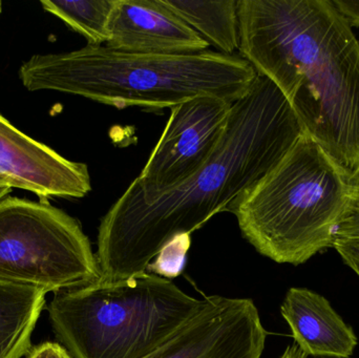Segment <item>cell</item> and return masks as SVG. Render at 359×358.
<instances>
[{"label": "cell", "mask_w": 359, "mask_h": 358, "mask_svg": "<svg viewBox=\"0 0 359 358\" xmlns=\"http://www.w3.org/2000/svg\"><path fill=\"white\" fill-rule=\"evenodd\" d=\"M303 134L284 95L257 76L248 94L232 105L225 136L202 170L149 203L128 188L103 216L96 254L100 281L118 283L147 273L168 242L228 210Z\"/></svg>", "instance_id": "6da1fadb"}, {"label": "cell", "mask_w": 359, "mask_h": 358, "mask_svg": "<svg viewBox=\"0 0 359 358\" xmlns=\"http://www.w3.org/2000/svg\"><path fill=\"white\" fill-rule=\"evenodd\" d=\"M240 56L359 180V40L332 0H238Z\"/></svg>", "instance_id": "7a4b0ae2"}, {"label": "cell", "mask_w": 359, "mask_h": 358, "mask_svg": "<svg viewBox=\"0 0 359 358\" xmlns=\"http://www.w3.org/2000/svg\"><path fill=\"white\" fill-rule=\"evenodd\" d=\"M238 55L219 52L154 55L88 46L61 54L35 55L19 69L32 92L77 95L116 109H165L200 96L236 103L257 78Z\"/></svg>", "instance_id": "3957f363"}, {"label": "cell", "mask_w": 359, "mask_h": 358, "mask_svg": "<svg viewBox=\"0 0 359 358\" xmlns=\"http://www.w3.org/2000/svg\"><path fill=\"white\" fill-rule=\"evenodd\" d=\"M359 203V180L304 132L283 159L227 212L257 252L297 266L333 248Z\"/></svg>", "instance_id": "277c9868"}, {"label": "cell", "mask_w": 359, "mask_h": 358, "mask_svg": "<svg viewBox=\"0 0 359 358\" xmlns=\"http://www.w3.org/2000/svg\"><path fill=\"white\" fill-rule=\"evenodd\" d=\"M202 300L145 273L57 292L48 307L61 346L73 358H145L200 312Z\"/></svg>", "instance_id": "5b68a950"}, {"label": "cell", "mask_w": 359, "mask_h": 358, "mask_svg": "<svg viewBox=\"0 0 359 358\" xmlns=\"http://www.w3.org/2000/svg\"><path fill=\"white\" fill-rule=\"evenodd\" d=\"M100 277L77 220L48 202L0 200V283L57 294Z\"/></svg>", "instance_id": "8992f818"}, {"label": "cell", "mask_w": 359, "mask_h": 358, "mask_svg": "<svg viewBox=\"0 0 359 358\" xmlns=\"http://www.w3.org/2000/svg\"><path fill=\"white\" fill-rule=\"evenodd\" d=\"M232 105L217 97L200 96L172 106L161 138L128 189L149 203L202 170L225 136Z\"/></svg>", "instance_id": "52a82bcc"}, {"label": "cell", "mask_w": 359, "mask_h": 358, "mask_svg": "<svg viewBox=\"0 0 359 358\" xmlns=\"http://www.w3.org/2000/svg\"><path fill=\"white\" fill-rule=\"evenodd\" d=\"M266 340L252 300L211 296L200 312L145 358H261Z\"/></svg>", "instance_id": "ba28073f"}, {"label": "cell", "mask_w": 359, "mask_h": 358, "mask_svg": "<svg viewBox=\"0 0 359 358\" xmlns=\"http://www.w3.org/2000/svg\"><path fill=\"white\" fill-rule=\"evenodd\" d=\"M0 180L41 199L83 198L92 189L83 163L69 161L29 138L0 115Z\"/></svg>", "instance_id": "9c48e42d"}, {"label": "cell", "mask_w": 359, "mask_h": 358, "mask_svg": "<svg viewBox=\"0 0 359 358\" xmlns=\"http://www.w3.org/2000/svg\"><path fill=\"white\" fill-rule=\"evenodd\" d=\"M109 34L105 46L123 52L189 55L209 46L163 0H115Z\"/></svg>", "instance_id": "30bf717a"}, {"label": "cell", "mask_w": 359, "mask_h": 358, "mask_svg": "<svg viewBox=\"0 0 359 358\" xmlns=\"http://www.w3.org/2000/svg\"><path fill=\"white\" fill-rule=\"evenodd\" d=\"M295 344L309 357L349 358L358 346L353 329L325 296L292 287L280 306Z\"/></svg>", "instance_id": "8fae6325"}, {"label": "cell", "mask_w": 359, "mask_h": 358, "mask_svg": "<svg viewBox=\"0 0 359 358\" xmlns=\"http://www.w3.org/2000/svg\"><path fill=\"white\" fill-rule=\"evenodd\" d=\"M46 296L40 290L0 283V358L29 354Z\"/></svg>", "instance_id": "7c38bea8"}, {"label": "cell", "mask_w": 359, "mask_h": 358, "mask_svg": "<svg viewBox=\"0 0 359 358\" xmlns=\"http://www.w3.org/2000/svg\"><path fill=\"white\" fill-rule=\"evenodd\" d=\"M191 29L219 53L233 55L240 48L238 0H163Z\"/></svg>", "instance_id": "4fadbf2b"}, {"label": "cell", "mask_w": 359, "mask_h": 358, "mask_svg": "<svg viewBox=\"0 0 359 358\" xmlns=\"http://www.w3.org/2000/svg\"><path fill=\"white\" fill-rule=\"evenodd\" d=\"M42 8L65 21L72 29L83 36L90 46L109 42V25L115 0H42Z\"/></svg>", "instance_id": "5bb4252c"}, {"label": "cell", "mask_w": 359, "mask_h": 358, "mask_svg": "<svg viewBox=\"0 0 359 358\" xmlns=\"http://www.w3.org/2000/svg\"><path fill=\"white\" fill-rule=\"evenodd\" d=\"M190 247V235H182L168 242L149 264L147 273L164 279L179 277L185 266Z\"/></svg>", "instance_id": "9a60e30c"}, {"label": "cell", "mask_w": 359, "mask_h": 358, "mask_svg": "<svg viewBox=\"0 0 359 358\" xmlns=\"http://www.w3.org/2000/svg\"><path fill=\"white\" fill-rule=\"evenodd\" d=\"M333 248L349 268L359 277V239L337 237Z\"/></svg>", "instance_id": "2e32d148"}, {"label": "cell", "mask_w": 359, "mask_h": 358, "mask_svg": "<svg viewBox=\"0 0 359 358\" xmlns=\"http://www.w3.org/2000/svg\"><path fill=\"white\" fill-rule=\"evenodd\" d=\"M27 358H73L67 349L57 343H43L33 347Z\"/></svg>", "instance_id": "e0dca14e"}, {"label": "cell", "mask_w": 359, "mask_h": 358, "mask_svg": "<svg viewBox=\"0 0 359 358\" xmlns=\"http://www.w3.org/2000/svg\"><path fill=\"white\" fill-rule=\"evenodd\" d=\"M332 2L351 27H359V0H332Z\"/></svg>", "instance_id": "ac0fdd59"}, {"label": "cell", "mask_w": 359, "mask_h": 358, "mask_svg": "<svg viewBox=\"0 0 359 358\" xmlns=\"http://www.w3.org/2000/svg\"><path fill=\"white\" fill-rule=\"evenodd\" d=\"M337 237L359 239V203L354 208L351 216L339 227Z\"/></svg>", "instance_id": "d6986e66"}, {"label": "cell", "mask_w": 359, "mask_h": 358, "mask_svg": "<svg viewBox=\"0 0 359 358\" xmlns=\"http://www.w3.org/2000/svg\"><path fill=\"white\" fill-rule=\"evenodd\" d=\"M280 358H308V355L297 344L287 347Z\"/></svg>", "instance_id": "ffe728a7"}, {"label": "cell", "mask_w": 359, "mask_h": 358, "mask_svg": "<svg viewBox=\"0 0 359 358\" xmlns=\"http://www.w3.org/2000/svg\"><path fill=\"white\" fill-rule=\"evenodd\" d=\"M12 187L11 186H2L0 187V200L4 199V197L8 195V193H11Z\"/></svg>", "instance_id": "44dd1931"}, {"label": "cell", "mask_w": 359, "mask_h": 358, "mask_svg": "<svg viewBox=\"0 0 359 358\" xmlns=\"http://www.w3.org/2000/svg\"><path fill=\"white\" fill-rule=\"evenodd\" d=\"M2 186H10V185L6 184V183L4 182V181L0 180V187Z\"/></svg>", "instance_id": "7402d4cb"}, {"label": "cell", "mask_w": 359, "mask_h": 358, "mask_svg": "<svg viewBox=\"0 0 359 358\" xmlns=\"http://www.w3.org/2000/svg\"><path fill=\"white\" fill-rule=\"evenodd\" d=\"M1 11H2V2L0 1V14H1Z\"/></svg>", "instance_id": "603a6c76"}]
</instances>
